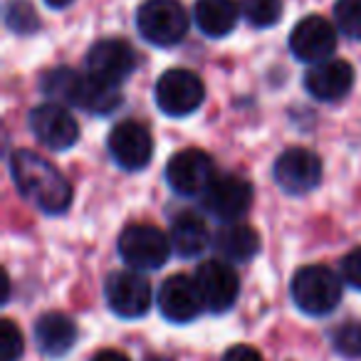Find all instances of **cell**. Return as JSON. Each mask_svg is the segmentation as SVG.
Instances as JSON below:
<instances>
[{"mask_svg":"<svg viewBox=\"0 0 361 361\" xmlns=\"http://www.w3.org/2000/svg\"><path fill=\"white\" fill-rule=\"evenodd\" d=\"M40 90L57 104L80 106L87 114H111L121 104L119 87L94 80L92 75H80L70 67H55L45 72Z\"/></svg>","mask_w":361,"mask_h":361,"instance_id":"2","label":"cell"},{"mask_svg":"<svg viewBox=\"0 0 361 361\" xmlns=\"http://www.w3.org/2000/svg\"><path fill=\"white\" fill-rule=\"evenodd\" d=\"M223 361H265V359H262L260 351L252 349V346L238 344V346H233V349H228V351H226Z\"/></svg>","mask_w":361,"mask_h":361,"instance_id":"27","label":"cell"},{"mask_svg":"<svg viewBox=\"0 0 361 361\" xmlns=\"http://www.w3.org/2000/svg\"><path fill=\"white\" fill-rule=\"evenodd\" d=\"M331 344L346 359H361V322H346L331 336Z\"/></svg>","mask_w":361,"mask_h":361,"instance_id":"24","label":"cell"},{"mask_svg":"<svg viewBox=\"0 0 361 361\" xmlns=\"http://www.w3.org/2000/svg\"><path fill=\"white\" fill-rule=\"evenodd\" d=\"M196 282L203 295V302H206V310L216 312V314L231 310L235 305L238 295H240L238 272L223 260L203 262L196 270Z\"/></svg>","mask_w":361,"mask_h":361,"instance_id":"15","label":"cell"},{"mask_svg":"<svg viewBox=\"0 0 361 361\" xmlns=\"http://www.w3.org/2000/svg\"><path fill=\"white\" fill-rule=\"evenodd\" d=\"M211 243V233L201 216L180 213L171 226V245L180 257H198Z\"/></svg>","mask_w":361,"mask_h":361,"instance_id":"20","label":"cell"},{"mask_svg":"<svg viewBox=\"0 0 361 361\" xmlns=\"http://www.w3.org/2000/svg\"><path fill=\"white\" fill-rule=\"evenodd\" d=\"M290 50L307 65L329 60L336 50V27L322 16L302 18L290 32Z\"/></svg>","mask_w":361,"mask_h":361,"instance_id":"10","label":"cell"},{"mask_svg":"<svg viewBox=\"0 0 361 361\" xmlns=\"http://www.w3.org/2000/svg\"><path fill=\"white\" fill-rule=\"evenodd\" d=\"M275 180L277 186L290 196H302L319 186L322 180V161L310 149H287L275 161Z\"/></svg>","mask_w":361,"mask_h":361,"instance_id":"8","label":"cell"},{"mask_svg":"<svg viewBox=\"0 0 361 361\" xmlns=\"http://www.w3.org/2000/svg\"><path fill=\"white\" fill-rule=\"evenodd\" d=\"M11 176L16 180L18 193L30 206L47 216H60L72 203L70 180L55 169L47 159L35 151L20 149L11 156Z\"/></svg>","mask_w":361,"mask_h":361,"instance_id":"1","label":"cell"},{"mask_svg":"<svg viewBox=\"0 0 361 361\" xmlns=\"http://www.w3.org/2000/svg\"><path fill=\"white\" fill-rule=\"evenodd\" d=\"M341 277L349 287L361 292V247L351 250L349 255L341 260Z\"/></svg>","mask_w":361,"mask_h":361,"instance_id":"26","label":"cell"},{"mask_svg":"<svg viewBox=\"0 0 361 361\" xmlns=\"http://www.w3.org/2000/svg\"><path fill=\"white\" fill-rule=\"evenodd\" d=\"M45 3H47L50 8H67V6L72 3V0H45Z\"/></svg>","mask_w":361,"mask_h":361,"instance_id":"29","label":"cell"},{"mask_svg":"<svg viewBox=\"0 0 361 361\" xmlns=\"http://www.w3.org/2000/svg\"><path fill=\"white\" fill-rule=\"evenodd\" d=\"M334 20L346 37L361 40V0H336Z\"/></svg>","mask_w":361,"mask_h":361,"instance_id":"23","label":"cell"},{"mask_svg":"<svg viewBox=\"0 0 361 361\" xmlns=\"http://www.w3.org/2000/svg\"><path fill=\"white\" fill-rule=\"evenodd\" d=\"M154 99L164 114L169 116H188L198 111L206 99V87L201 77L183 67L166 70L154 87Z\"/></svg>","mask_w":361,"mask_h":361,"instance_id":"5","label":"cell"},{"mask_svg":"<svg viewBox=\"0 0 361 361\" xmlns=\"http://www.w3.org/2000/svg\"><path fill=\"white\" fill-rule=\"evenodd\" d=\"M109 154L124 171H141L154 156V139L139 121H121L109 134Z\"/></svg>","mask_w":361,"mask_h":361,"instance_id":"14","label":"cell"},{"mask_svg":"<svg viewBox=\"0 0 361 361\" xmlns=\"http://www.w3.org/2000/svg\"><path fill=\"white\" fill-rule=\"evenodd\" d=\"M216 178V164L206 151L186 149L171 156L166 180L178 196H203Z\"/></svg>","mask_w":361,"mask_h":361,"instance_id":"7","label":"cell"},{"mask_svg":"<svg viewBox=\"0 0 361 361\" xmlns=\"http://www.w3.org/2000/svg\"><path fill=\"white\" fill-rule=\"evenodd\" d=\"M104 297L116 317L139 319L151 307V285L136 272H114L106 277Z\"/></svg>","mask_w":361,"mask_h":361,"instance_id":"12","label":"cell"},{"mask_svg":"<svg viewBox=\"0 0 361 361\" xmlns=\"http://www.w3.org/2000/svg\"><path fill=\"white\" fill-rule=\"evenodd\" d=\"M35 341L37 349L45 356H65L77 341V326L62 312H47L35 322Z\"/></svg>","mask_w":361,"mask_h":361,"instance_id":"18","label":"cell"},{"mask_svg":"<svg viewBox=\"0 0 361 361\" xmlns=\"http://www.w3.org/2000/svg\"><path fill=\"white\" fill-rule=\"evenodd\" d=\"M136 30L156 47L178 45L188 32V16L178 0H144L136 11Z\"/></svg>","mask_w":361,"mask_h":361,"instance_id":"4","label":"cell"},{"mask_svg":"<svg viewBox=\"0 0 361 361\" xmlns=\"http://www.w3.org/2000/svg\"><path fill=\"white\" fill-rule=\"evenodd\" d=\"M171 240L154 226L134 223L119 235V255L131 270H159L171 255Z\"/></svg>","mask_w":361,"mask_h":361,"instance_id":"6","label":"cell"},{"mask_svg":"<svg viewBox=\"0 0 361 361\" xmlns=\"http://www.w3.org/2000/svg\"><path fill=\"white\" fill-rule=\"evenodd\" d=\"M146 361H171L169 356H149Z\"/></svg>","mask_w":361,"mask_h":361,"instance_id":"30","label":"cell"},{"mask_svg":"<svg viewBox=\"0 0 361 361\" xmlns=\"http://www.w3.org/2000/svg\"><path fill=\"white\" fill-rule=\"evenodd\" d=\"M92 361H129V356H124L121 351H114V349H106V351H99Z\"/></svg>","mask_w":361,"mask_h":361,"instance_id":"28","label":"cell"},{"mask_svg":"<svg viewBox=\"0 0 361 361\" xmlns=\"http://www.w3.org/2000/svg\"><path fill=\"white\" fill-rule=\"evenodd\" d=\"M30 129L32 136L42 146L52 151H67L80 139V126L75 116L62 104H42L30 111Z\"/></svg>","mask_w":361,"mask_h":361,"instance_id":"13","label":"cell"},{"mask_svg":"<svg viewBox=\"0 0 361 361\" xmlns=\"http://www.w3.org/2000/svg\"><path fill=\"white\" fill-rule=\"evenodd\" d=\"M292 302L310 317H324L341 300V280L324 265H307L295 272L290 285Z\"/></svg>","mask_w":361,"mask_h":361,"instance_id":"3","label":"cell"},{"mask_svg":"<svg viewBox=\"0 0 361 361\" xmlns=\"http://www.w3.org/2000/svg\"><path fill=\"white\" fill-rule=\"evenodd\" d=\"M206 302L198 290V282L186 275H173L159 290V310L164 319L173 324H188L203 312Z\"/></svg>","mask_w":361,"mask_h":361,"instance_id":"16","label":"cell"},{"mask_svg":"<svg viewBox=\"0 0 361 361\" xmlns=\"http://www.w3.org/2000/svg\"><path fill=\"white\" fill-rule=\"evenodd\" d=\"M203 206L218 221L233 223L240 216H245L252 206V186L243 176H216L208 191L203 193Z\"/></svg>","mask_w":361,"mask_h":361,"instance_id":"11","label":"cell"},{"mask_svg":"<svg viewBox=\"0 0 361 361\" xmlns=\"http://www.w3.org/2000/svg\"><path fill=\"white\" fill-rule=\"evenodd\" d=\"M193 20L203 35L226 37L238 25V3L235 0H196Z\"/></svg>","mask_w":361,"mask_h":361,"instance_id":"19","label":"cell"},{"mask_svg":"<svg viewBox=\"0 0 361 361\" xmlns=\"http://www.w3.org/2000/svg\"><path fill=\"white\" fill-rule=\"evenodd\" d=\"M25 351L23 334L13 319H3L0 324V359L3 361H18Z\"/></svg>","mask_w":361,"mask_h":361,"instance_id":"25","label":"cell"},{"mask_svg":"<svg viewBox=\"0 0 361 361\" xmlns=\"http://www.w3.org/2000/svg\"><path fill=\"white\" fill-rule=\"evenodd\" d=\"M243 16L252 27H272L282 18V0H245Z\"/></svg>","mask_w":361,"mask_h":361,"instance_id":"22","label":"cell"},{"mask_svg":"<svg viewBox=\"0 0 361 361\" xmlns=\"http://www.w3.org/2000/svg\"><path fill=\"white\" fill-rule=\"evenodd\" d=\"M136 67V52L126 40L106 37L92 45L87 52V75L106 85L119 87Z\"/></svg>","mask_w":361,"mask_h":361,"instance_id":"9","label":"cell"},{"mask_svg":"<svg viewBox=\"0 0 361 361\" xmlns=\"http://www.w3.org/2000/svg\"><path fill=\"white\" fill-rule=\"evenodd\" d=\"M305 87L317 102H339L354 87V70L344 60H324L307 70Z\"/></svg>","mask_w":361,"mask_h":361,"instance_id":"17","label":"cell"},{"mask_svg":"<svg viewBox=\"0 0 361 361\" xmlns=\"http://www.w3.org/2000/svg\"><path fill=\"white\" fill-rule=\"evenodd\" d=\"M216 247L226 260L247 262L260 250V238H257V233L250 226L233 221L216 233Z\"/></svg>","mask_w":361,"mask_h":361,"instance_id":"21","label":"cell"}]
</instances>
